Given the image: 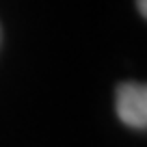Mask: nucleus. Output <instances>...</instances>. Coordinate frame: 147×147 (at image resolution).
<instances>
[{"mask_svg":"<svg viewBox=\"0 0 147 147\" xmlns=\"http://www.w3.org/2000/svg\"><path fill=\"white\" fill-rule=\"evenodd\" d=\"M117 117L130 128L143 130L147 125V89L143 82H123L115 97Z\"/></svg>","mask_w":147,"mask_h":147,"instance_id":"f257e3e1","label":"nucleus"},{"mask_svg":"<svg viewBox=\"0 0 147 147\" xmlns=\"http://www.w3.org/2000/svg\"><path fill=\"white\" fill-rule=\"evenodd\" d=\"M136 5H138V11H141V15L145 18V15H147V0H136Z\"/></svg>","mask_w":147,"mask_h":147,"instance_id":"f03ea898","label":"nucleus"}]
</instances>
